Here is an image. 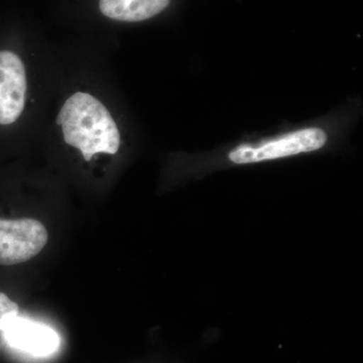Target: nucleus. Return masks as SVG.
<instances>
[{"mask_svg":"<svg viewBox=\"0 0 363 363\" xmlns=\"http://www.w3.org/2000/svg\"><path fill=\"white\" fill-rule=\"evenodd\" d=\"M9 345L35 355H49L58 350L60 337L50 327L20 316L13 318L4 329Z\"/></svg>","mask_w":363,"mask_h":363,"instance_id":"39448f33","label":"nucleus"},{"mask_svg":"<svg viewBox=\"0 0 363 363\" xmlns=\"http://www.w3.org/2000/svg\"><path fill=\"white\" fill-rule=\"evenodd\" d=\"M169 4V0H99L101 13L111 20L143 21L154 18Z\"/></svg>","mask_w":363,"mask_h":363,"instance_id":"423d86ee","label":"nucleus"},{"mask_svg":"<svg viewBox=\"0 0 363 363\" xmlns=\"http://www.w3.org/2000/svg\"><path fill=\"white\" fill-rule=\"evenodd\" d=\"M49 233L33 218H0V266L23 264L37 257L47 245Z\"/></svg>","mask_w":363,"mask_h":363,"instance_id":"7ed1b4c3","label":"nucleus"},{"mask_svg":"<svg viewBox=\"0 0 363 363\" xmlns=\"http://www.w3.org/2000/svg\"><path fill=\"white\" fill-rule=\"evenodd\" d=\"M57 124L62 126L65 142L80 150L86 161L99 152L116 155L121 147V133L111 112L88 93L72 95L62 107Z\"/></svg>","mask_w":363,"mask_h":363,"instance_id":"f257e3e1","label":"nucleus"},{"mask_svg":"<svg viewBox=\"0 0 363 363\" xmlns=\"http://www.w3.org/2000/svg\"><path fill=\"white\" fill-rule=\"evenodd\" d=\"M326 142V133L321 128H304L259 145H238L229 152L228 157L234 164H252L314 152L323 147Z\"/></svg>","mask_w":363,"mask_h":363,"instance_id":"f03ea898","label":"nucleus"},{"mask_svg":"<svg viewBox=\"0 0 363 363\" xmlns=\"http://www.w3.org/2000/svg\"><path fill=\"white\" fill-rule=\"evenodd\" d=\"M26 76L18 55L0 51V124L18 121L26 104Z\"/></svg>","mask_w":363,"mask_h":363,"instance_id":"20e7f679","label":"nucleus"},{"mask_svg":"<svg viewBox=\"0 0 363 363\" xmlns=\"http://www.w3.org/2000/svg\"><path fill=\"white\" fill-rule=\"evenodd\" d=\"M20 314V307L6 294L0 292V332Z\"/></svg>","mask_w":363,"mask_h":363,"instance_id":"0eeeda50","label":"nucleus"}]
</instances>
